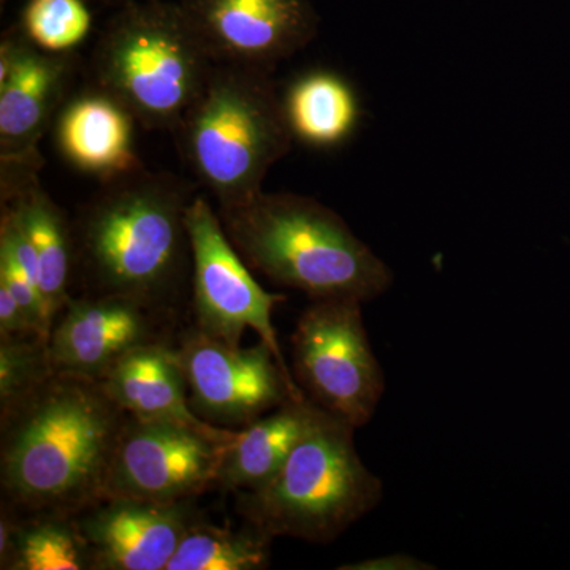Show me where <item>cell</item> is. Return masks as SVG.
I'll list each match as a JSON object with an SVG mask.
<instances>
[{
	"label": "cell",
	"mask_w": 570,
	"mask_h": 570,
	"mask_svg": "<svg viewBox=\"0 0 570 570\" xmlns=\"http://www.w3.org/2000/svg\"><path fill=\"white\" fill-rule=\"evenodd\" d=\"M0 419L3 504L22 515H78L102 501L129 415L100 381L55 371Z\"/></svg>",
	"instance_id": "cell-1"
},
{
	"label": "cell",
	"mask_w": 570,
	"mask_h": 570,
	"mask_svg": "<svg viewBox=\"0 0 570 570\" xmlns=\"http://www.w3.org/2000/svg\"><path fill=\"white\" fill-rule=\"evenodd\" d=\"M189 187L146 168L104 183L71 224L85 295L122 296L174 311L193 275Z\"/></svg>",
	"instance_id": "cell-2"
},
{
	"label": "cell",
	"mask_w": 570,
	"mask_h": 570,
	"mask_svg": "<svg viewBox=\"0 0 570 570\" xmlns=\"http://www.w3.org/2000/svg\"><path fill=\"white\" fill-rule=\"evenodd\" d=\"M243 261L273 283L311 299L367 303L389 292L393 272L340 214L303 195L261 193L220 208Z\"/></svg>",
	"instance_id": "cell-3"
},
{
	"label": "cell",
	"mask_w": 570,
	"mask_h": 570,
	"mask_svg": "<svg viewBox=\"0 0 570 570\" xmlns=\"http://www.w3.org/2000/svg\"><path fill=\"white\" fill-rule=\"evenodd\" d=\"M272 71L216 63L174 134L183 159L220 208L262 193L269 168L291 151Z\"/></svg>",
	"instance_id": "cell-4"
},
{
	"label": "cell",
	"mask_w": 570,
	"mask_h": 570,
	"mask_svg": "<svg viewBox=\"0 0 570 570\" xmlns=\"http://www.w3.org/2000/svg\"><path fill=\"white\" fill-rule=\"evenodd\" d=\"M354 433V426L317 406L275 478L238 493L239 515L272 539L330 543L340 538L384 498V483L360 459Z\"/></svg>",
	"instance_id": "cell-5"
},
{
	"label": "cell",
	"mask_w": 570,
	"mask_h": 570,
	"mask_svg": "<svg viewBox=\"0 0 570 570\" xmlns=\"http://www.w3.org/2000/svg\"><path fill=\"white\" fill-rule=\"evenodd\" d=\"M216 66L176 0L119 7L94 50L96 88L153 130L181 122Z\"/></svg>",
	"instance_id": "cell-6"
},
{
	"label": "cell",
	"mask_w": 570,
	"mask_h": 570,
	"mask_svg": "<svg viewBox=\"0 0 570 570\" xmlns=\"http://www.w3.org/2000/svg\"><path fill=\"white\" fill-rule=\"evenodd\" d=\"M356 299H314L296 321L292 370L307 400L347 425L366 426L385 393V376Z\"/></svg>",
	"instance_id": "cell-7"
},
{
	"label": "cell",
	"mask_w": 570,
	"mask_h": 570,
	"mask_svg": "<svg viewBox=\"0 0 570 570\" xmlns=\"http://www.w3.org/2000/svg\"><path fill=\"white\" fill-rule=\"evenodd\" d=\"M186 224L193 253L195 328L232 347H239L247 328L254 330L294 377L273 324V309L287 299L285 295L272 294L254 279L206 198L190 200Z\"/></svg>",
	"instance_id": "cell-8"
},
{
	"label": "cell",
	"mask_w": 570,
	"mask_h": 570,
	"mask_svg": "<svg viewBox=\"0 0 570 570\" xmlns=\"http://www.w3.org/2000/svg\"><path fill=\"white\" fill-rule=\"evenodd\" d=\"M238 430L127 419L112 455L105 497L194 501L216 489L225 450Z\"/></svg>",
	"instance_id": "cell-9"
},
{
	"label": "cell",
	"mask_w": 570,
	"mask_h": 570,
	"mask_svg": "<svg viewBox=\"0 0 570 570\" xmlns=\"http://www.w3.org/2000/svg\"><path fill=\"white\" fill-rule=\"evenodd\" d=\"M190 407L209 425L242 430L305 393L264 341L227 346L194 328L175 346Z\"/></svg>",
	"instance_id": "cell-10"
},
{
	"label": "cell",
	"mask_w": 570,
	"mask_h": 570,
	"mask_svg": "<svg viewBox=\"0 0 570 570\" xmlns=\"http://www.w3.org/2000/svg\"><path fill=\"white\" fill-rule=\"evenodd\" d=\"M216 63L272 71L314 40L309 0H176Z\"/></svg>",
	"instance_id": "cell-11"
},
{
	"label": "cell",
	"mask_w": 570,
	"mask_h": 570,
	"mask_svg": "<svg viewBox=\"0 0 570 570\" xmlns=\"http://www.w3.org/2000/svg\"><path fill=\"white\" fill-rule=\"evenodd\" d=\"M171 314L122 296L70 298L48 340L52 370L99 381L135 348L168 341Z\"/></svg>",
	"instance_id": "cell-12"
},
{
	"label": "cell",
	"mask_w": 570,
	"mask_h": 570,
	"mask_svg": "<svg viewBox=\"0 0 570 570\" xmlns=\"http://www.w3.org/2000/svg\"><path fill=\"white\" fill-rule=\"evenodd\" d=\"M198 519L193 501L107 498L75 515L92 570H165Z\"/></svg>",
	"instance_id": "cell-13"
},
{
	"label": "cell",
	"mask_w": 570,
	"mask_h": 570,
	"mask_svg": "<svg viewBox=\"0 0 570 570\" xmlns=\"http://www.w3.org/2000/svg\"><path fill=\"white\" fill-rule=\"evenodd\" d=\"M73 75L70 52L37 48L20 29L17 56L0 80V154L3 170L32 171L37 145L67 102Z\"/></svg>",
	"instance_id": "cell-14"
},
{
	"label": "cell",
	"mask_w": 570,
	"mask_h": 570,
	"mask_svg": "<svg viewBox=\"0 0 570 570\" xmlns=\"http://www.w3.org/2000/svg\"><path fill=\"white\" fill-rule=\"evenodd\" d=\"M132 112L96 88L67 100L55 124L56 146L81 174L104 183L140 170Z\"/></svg>",
	"instance_id": "cell-15"
},
{
	"label": "cell",
	"mask_w": 570,
	"mask_h": 570,
	"mask_svg": "<svg viewBox=\"0 0 570 570\" xmlns=\"http://www.w3.org/2000/svg\"><path fill=\"white\" fill-rule=\"evenodd\" d=\"M100 384L127 415L146 422H168L213 430L189 404L175 346L170 341L135 348L111 366Z\"/></svg>",
	"instance_id": "cell-16"
},
{
	"label": "cell",
	"mask_w": 570,
	"mask_h": 570,
	"mask_svg": "<svg viewBox=\"0 0 570 570\" xmlns=\"http://www.w3.org/2000/svg\"><path fill=\"white\" fill-rule=\"evenodd\" d=\"M32 176L26 183L3 184V200L36 250L39 287L52 325L71 298L75 269L73 230L66 214Z\"/></svg>",
	"instance_id": "cell-17"
},
{
	"label": "cell",
	"mask_w": 570,
	"mask_h": 570,
	"mask_svg": "<svg viewBox=\"0 0 570 570\" xmlns=\"http://www.w3.org/2000/svg\"><path fill=\"white\" fill-rule=\"evenodd\" d=\"M316 412L307 397L292 400L238 430L225 450L216 489L242 493L265 485L305 436Z\"/></svg>",
	"instance_id": "cell-18"
},
{
	"label": "cell",
	"mask_w": 570,
	"mask_h": 570,
	"mask_svg": "<svg viewBox=\"0 0 570 570\" xmlns=\"http://www.w3.org/2000/svg\"><path fill=\"white\" fill-rule=\"evenodd\" d=\"M288 132L314 149H332L351 140L362 119L354 86L332 70L298 75L281 94Z\"/></svg>",
	"instance_id": "cell-19"
},
{
	"label": "cell",
	"mask_w": 570,
	"mask_h": 570,
	"mask_svg": "<svg viewBox=\"0 0 570 570\" xmlns=\"http://www.w3.org/2000/svg\"><path fill=\"white\" fill-rule=\"evenodd\" d=\"M0 569L92 570V564L75 515H22L2 504Z\"/></svg>",
	"instance_id": "cell-20"
},
{
	"label": "cell",
	"mask_w": 570,
	"mask_h": 570,
	"mask_svg": "<svg viewBox=\"0 0 570 570\" xmlns=\"http://www.w3.org/2000/svg\"><path fill=\"white\" fill-rule=\"evenodd\" d=\"M272 542V538L250 524L234 531L197 519L184 534L165 570L268 569Z\"/></svg>",
	"instance_id": "cell-21"
},
{
	"label": "cell",
	"mask_w": 570,
	"mask_h": 570,
	"mask_svg": "<svg viewBox=\"0 0 570 570\" xmlns=\"http://www.w3.org/2000/svg\"><path fill=\"white\" fill-rule=\"evenodd\" d=\"M91 28V11L85 0H29L20 22L32 45L55 55L75 50Z\"/></svg>",
	"instance_id": "cell-22"
},
{
	"label": "cell",
	"mask_w": 570,
	"mask_h": 570,
	"mask_svg": "<svg viewBox=\"0 0 570 570\" xmlns=\"http://www.w3.org/2000/svg\"><path fill=\"white\" fill-rule=\"evenodd\" d=\"M52 373L47 340L39 335L0 336V415L31 395Z\"/></svg>",
	"instance_id": "cell-23"
},
{
	"label": "cell",
	"mask_w": 570,
	"mask_h": 570,
	"mask_svg": "<svg viewBox=\"0 0 570 570\" xmlns=\"http://www.w3.org/2000/svg\"><path fill=\"white\" fill-rule=\"evenodd\" d=\"M11 335H39V333L33 328L31 318L11 294L10 288L0 283V336Z\"/></svg>",
	"instance_id": "cell-24"
},
{
	"label": "cell",
	"mask_w": 570,
	"mask_h": 570,
	"mask_svg": "<svg viewBox=\"0 0 570 570\" xmlns=\"http://www.w3.org/2000/svg\"><path fill=\"white\" fill-rule=\"evenodd\" d=\"M436 569L430 562L420 560L407 553L384 554V557L370 558V560L352 562L340 566V570H430Z\"/></svg>",
	"instance_id": "cell-25"
},
{
	"label": "cell",
	"mask_w": 570,
	"mask_h": 570,
	"mask_svg": "<svg viewBox=\"0 0 570 570\" xmlns=\"http://www.w3.org/2000/svg\"><path fill=\"white\" fill-rule=\"evenodd\" d=\"M104 3H110V6H126V3L135 2V0H100Z\"/></svg>",
	"instance_id": "cell-26"
},
{
	"label": "cell",
	"mask_w": 570,
	"mask_h": 570,
	"mask_svg": "<svg viewBox=\"0 0 570 570\" xmlns=\"http://www.w3.org/2000/svg\"><path fill=\"white\" fill-rule=\"evenodd\" d=\"M2 2H6V0H2Z\"/></svg>",
	"instance_id": "cell-27"
}]
</instances>
